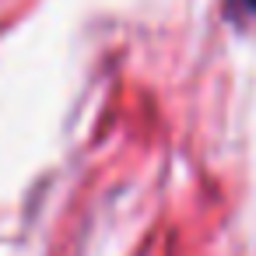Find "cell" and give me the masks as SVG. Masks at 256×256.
I'll use <instances>...</instances> for the list:
<instances>
[{
	"mask_svg": "<svg viewBox=\"0 0 256 256\" xmlns=\"http://www.w3.org/2000/svg\"><path fill=\"white\" fill-rule=\"evenodd\" d=\"M232 8H235L238 14L249 18V14H256V0H232Z\"/></svg>",
	"mask_w": 256,
	"mask_h": 256,
	"instance_id": "1",
	"label": "cell"
}]
</instances>
